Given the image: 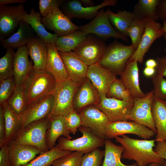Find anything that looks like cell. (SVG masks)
<instances>
[{
    "instance_id": "obj_41",
    "label": "cell",
    "mask_w": 166,
    "mask_h": 166,
    "mask_svg": "<svg viewBox=\"0 0 166 166\" xmlns=\"http://www.w3.org/2000/svg\"><path fill=\"white\" fill-rule=\"evenodd\" d=\"M104 151L99 148L94 150L82 157L80 166H101Z\"/></svg>"
},
{
    "instance_id": "obj_45",
    "label": "cell",
    "mask_w": 166,
    "mask_h": 166,
    "mask_svg": "<svg viewBox=\"0 0 166 166\" xmlns=\"http://www.w3.org/2000/svg\"><path fill=\"white\" fill-rule=\"evenodd\" d=\"M65 0H40L39 8L42 17H44L55 8L59 7Z\"/></svg>"
},
{
    "instance_id": "obj_6",
    "label": "cell",
    "mask_w": 166,
    "mask_h": 166,
    "mask_svg": "<svg viewBox=\"0 0 166 166\" xmlns=\"http://www.w3.org/2000/svg\"><path fill=\"white\" fill-rule=\"evenodd\" d=\"M78 130L82 134L81 137L71 140L61 136L56 146L62 150L80 152L85 154L105 145V139L96 135L89 128L81 126Z\"/></svg>"
},
{
    "instance_id": "obj_42",
    "label": "cell",
    "mask_w": 166,
    "mask_h": 166,
    "mask_svg": "<svg viewBox=\"0 0 166 166\" xmlns=\"http://www.w3.org/2000/svg\"><path fill=\"white\" fill-rule=\"evenodd\" d=\"M84 153L74 151L55 160L52 166H80L81 159Z\"/></svg>"
},
{
    "instance_id": "obj_5",
    "label": "cell",
    "mask_w": 166,
    "mask_h": 166,
    "mask_svg": "<svg viewBox=\"0 0 166 166\" xmlns=\"http://www.w3.org/2000/svg\"><path fill=\"white\" fill-rule=\"evenodd\" d=\"M49 120L45 118L32 122L21 128L13 140L20 144L36 147L42 152L49 150L46 135Z\"/></svg>"
},
{
    "instance_id": "obj_4",
    "label": "cell",
    "mask_w": 166,
    "mask_h": 166,
    "mask_svg": "<svg viewBox=\"0 0 166 166\" xmlns=\"http://www.w3.org/2000/svg\"><path fill=\"white\" fill-rule=\"evenodd\" d=\"M53 76L47 72L37 73L33 69L23 84L27 106L45 96L52 94L56 83Z\"/></svg>"
},
{
    "instance_id": "obj_9",
    "label": "cell",
    "mask_w": 166,
    "mask_h": 166,
    "mask_svg": "<svg viewBox=\"0 0 166 166\" xmlns=\"http://www.w3.org/2000/svg\"><path fill=\"white\" fill-rule=\"evenodd\" d=\"M106 46L102 39L95 35L89 34L73 51L89 66L98 63Z\"/></svg>"
},
{
    "instance_id": "obj_11",
    "label": "cell",
    "mask_w": 166,
    "mask_h": 166,
    "mask_svg": "<svg viewBox=\"0 0 166 166\" xmlns=\"http://www.w3.org/2000/svg\"><path fill=\"white\" fill-rule=\"evenodd\" d=\"M154 97L153 90L142 98H134V103L128 117L134 121L150 128L156 134L157 131L152 113V105Z\"/></svg>"
},
{
    "instance_id": "obj_51",
    "label": "cell",
    "mask_w": 166,
    "mask_h": 166,
    "mask_svg": "<svg viewBox=\"0 0 166 166\" xmlns=\"http://www.w3.org/2000/svg\"><path fill=\"white\" fill-rule=\"evenodd\" d=\"M143 73L145 76L152 77L156 73L155 68L146 67L143 70Z\"/></svg>"
},
{
    "instance_id": "obj_30",
    "label": "cell",
    "mask_w": 166,
    "mask_h": 166,
    "mask_svg": "<svg viewBox=\"0 0 166 166\" xmlns=\"http://www.w3.org/2000/svg\"><path fill=\"white\" fill-rule=\"evenodd\" d=\"M2 107L6 129V143L12 141L21 128L20 116L5 103L1 105Z\"/></svg>"
},
{
    "instance_id": "obj_48",
    "label": "cell",
    "mask_w": 166,
    "mask_h": 166,
    "mask_svg": "<svg viewBox=\"0 0 166 166\" xmlns=\"http://www.w3.org/2000/svg\"><path fill=\"white\" fill-rule=\"evenodd\" d=\"M6 143V129L2 106L0 105V147Z\"/></svg>"
},
{
    "instance_id": "obj_17",
    "label": "cell",
    "mask_w": 166,
    "mask_h": 166,
    "mask_svg": "<svg viewBox=\"0 0 166 166\" xmlns=\"http://www.w3.org/2000/svg\"><path fill=\"white\" fill-rule=\"evenodd\" d=\"M160 23L153 20L148 21L139 45L128 61L143 63L144 55L152 44L156 39L163 36L164 33Z\"/></svg>"
},
{
    "instance_id": "obj_28",
    "label": "cell",
    "mask_w": 166,
    "mask_h": 166,
    "mask_svg": "<svg viewBox=\"0 0 166 166\" xmlns=\"http://www.w3.org/2000/svg\"><path fill=\"white\" fill-rule=\"evenodd\" d=\"M49 123L46 135V142L49 150L54 148L57 139L61 136L71 139L66 127L64 117L59 116L49 119Z\"/></svg>"
},
{
    "instance_id": "obj_55",
    "label": "cell",
    "mask_w": 166,
    "mask_h": 166,
    "mask_svg": "<svg viewBox=\"0 0 166 166\" xmlns=\"http://www.w3.org/2000/svg\"><path fill=\"white\" fill-rule=\"evenodd\" d=\"M163 25H162V30L164 33L163 37L166 40V21L164 20L163 21Z\"/></svg>"
},
{
    "instance_id": "obj_47",
    "label": "cell",
    "mask_w": 166,
    "mask_h": 166,
    "mask_svg": "<svg viewBox=\"0 0 166 166\" xmlns=\"http://www.w3.org/2000/svg\"><path fill=\"white\" fill-rule=\"evenodd\" d=\"M157 65L155 68L156 73L164 77H166V57H157Z\"/></svg>"
},
{
    "instance_id": "obj_60",
    "label": "cell",
    "mask_w": 166,
    "mask_h": 166,
    "mask_svg": "<svg viewBox=\"0 0 166 166\" xmlns=\"http://www.w3.org/2000/svg\"></svg>"
},
{
    "instance_id": "obj_10",
    "label": "cell",
    "mask_w": 166,
    "mask_h": 166,
    "mask_svg": "<svg viewBox=\"0 0 166 166\" xmlns=\"http://www.w3.org/2000/svg\"><path fill=\"white\" fill-rule=\"evenodd\" d=\"M128 134H133L144 139H150L156 134L150 128L138 122L122 121L109 122L106 127L105 138H115Z\"/></svg>"
},
{
    "instance_id": "obj_58",
    "label": "cell",
    "mask_w": 166,
    "mask_h": 166,
    "mask_svg": "<svg viewBox=\"0 0 166 166\" xmlns=\"http://www.w3.org/2000/svg\"><path fill=\"white\" fill-rule=\"evenodd\" d=\"M163 166H166V161L165 160L164 164Z\"/></svg>"
},
{
    "instance_id": "obj_27",
    "label": "cell",
    "mask_w": 166,
    "mask_h": 166,
    "mask_svg": "<svg viewBox=\"0 0 166 166\" xmlns=\"http://www.w3.org/2000/svg\"><path fill=\"white\" fill-rule=\"evenodd\" d=\"M152 113L157 131L156 141L166 140V101L154 95Z\"/></svg>"
},
{
    "instance_id": "obj_7",
    "label": "cell",
    "mask_w": 166,
    "mask_h": 166,
    "mask_svg": "<svg viewBox=\"0 0 166 166\" xmlns=\"http://www.w3.org/2000/svg\"><path fill=\"white\" fill-rule=\"evenodd\" d=\"M79 30L87 34H92L103 40L113 38L124 41L127 38L118 32L112 24L106 11L101 9L91 21L79 26Z\"/></svg>"
},
{
    "instance_id": "obj_37",
    "label": "cell",
    "mask_w": 166,
    "mask_h": 166,
    "mask_svg": "<svg viewBox=\"0 0 166 166\" xmlns=\"http://www.w3.org/2000/svg\"><path fill=\"white\" fill-rule=\"evenodd\" d=\"M148 21L135 18L128 30V36L131 40L132 45L136 49L145 31Z\"/></svg>"
},
{
    "instance_id": "obj_49",
    "label": "cell",
    "mask_w": 166,
    "mask_h": 166,
    "mask_svg": "<svg viewBox=\"0 0 166 166\" xmlns=\"http://www.w3.org/2000/svg\"><path fill=\"white\" fill-rule=\"evenodd\" d=\"M154 150L159 157L166 160V140L157 141Z\"/></svg>"
},
{
    "instance_id": "obj_40",
    "label": "cell",
    "mask_w": 166,
    "mask_h": 166,
    "mask_svg": "<svg viewBox=\"0 0 166 166\" xmlns=\"http://www.w3.org/2000/svg\"><path fill=\"white\" fill-rule=\"evenodd\" d=\"M16 87L14 76L0 80V105L6 103Z\"/></svg>"
},
{
    "instance_id": "obj_53",
    "label": "cell",
    "mask_w": 166,
    "mask_h": 166,
    "mask_svg": "<svg viewBox=\"0 0 166 166\" xmlns=\"http://www.w3.org/2000/svg\"><path fill=\"white\" fill-rule=\"evenodd\" d=\"M157 65L156 60L153 59H150L147 60L145 63L146 67L155 68Z\"/></svg>"
},
{
    "instance_id": "obj_13",
    "label": "cell",
    "mask_w": 166,
    "mask_h": 166,
    "mask_svg": "<svg viewBox=\"0 0 166 166\" xmlns=\"http://www.w3.org/2000/svg\"><path fill=\"white\" fill-rule=\"evenodd\" d=\"M117 2L116 0H105L97 6L84 7L79 0H65L60 8L70 19L77 18L93 19L98 14L101 9L108 6H114Z\"/></svg>"
},
{
    "instance_id": "obj_36",
    "label": "cell",
    "mask_w": 166,
    "mask_h": 166,
    "mask_svg": "<svg viewBox=\"0 0 166 166\" xmlns=\"http://www.w3.org/2000/svg\"><path fill=\"white\" fill-rule=\"evenodd\" d=\"M6 103L18 114H22L27 106L23 85L16 86Z\"/></svg>"
},
{
    "instance_id": "obj_26",
    "label": "cell",
    "mask_w": 166,
    "mask_h": 166,
    "mask_svg": "<svg viewBox=\"0 0 166 166\" xmlns=\"http://www.w3.org/2000/svg\"><path fill=\"white\" fill-rule=\"evenodd\" d=\"M35 33L30 25L22 20L17 31L7 38H0V43L6 49L18 48L26 45L28 42L36 35Z\"/></svg>"
},
{
    "instance_id": "obj_46",
    "label": "cell",
    "mask_w": 166,
    "mask_h": 166,
    "mask_svg": "<svg viewBox=\"0 0 166 166\" xmlns=\"http://www.w3.org/2000/svg\"><path fill=\"white\" fill-rule=\"evenodd\" d=\"M0 147V166H11L8 144Z\"/></svg>"
},
{
    "instance_id": "obj_56",
    "label": "cell",
    "mask_w": 166,
    "mask_h": 166,
    "mask_svg": "<svg viewBox=\"0 0 166 166\" xmlns=\"http://www.w3.org/2000/svg\"><path fill=\"white\" fill-rule=\"evenodd\" d=\"M147 166H162L161 164L157 163H152Z\"/></svg>"
},
{
    "instance_id": "obj_32",
    "label": "cell",
    "mask_w": 166,
    "mask_h": 166,
    "mask_svg": "<svg viewBox=\"0 0 166 166\" xmlns=\"http://www.w3.org/2000/svg\"><path fill=\"white\" fill-rule=\"evenodd\" d=\"M160 0H139L132 12L135 18L156 21L160 19L157 7Z\"/></svg>"
},
{
    "instance_id": "obj_19",
    "label": "cell",
    "mask_w": 166,
    "mask_h": 166,
    "mask_svg": "<svg viewBox=\"0 0 166 166\" xmlns=\"http://www.w3.org/2000/svg\"><path fill=\"white\" fill-rule=\"evenodd\" d=\"M101 98L97 89L87 78L81 83L76 91L73 99L74 110H80L88 106L97 105Z\"/></svg>"
},
{
    "instance_id": "obj_57",
    "label": "cell",
    "mask_w": 166,
    "mask_h": 166,
    "mask_svg": "<svg viewBox=\"0 0 166 166\" xmlns=\"http://www.w3.org/2000/svg\"><path fill=\"white\" fill-rule=\"evenodd\" d=\"M164 51L165 53V57H166V46L164 48Z\"/></svg>"
},
{
    "instance_id": "obj_25",
    "label": "cell",
    "mask_w": 166,
    "mask_h": 166,
    "mask_svg": "<svg viewBox=\"0 0 166 166\" xmlns=\"http://www.w3.org/2000/svg\"><path fill=\"white\" fill-rule=\"evenodd\" d=\"M47 51L46 71L51 74L56 81L69 79L64 63L54 43H45Z\"/></svg>"
},
{
    "instance_id": "obj_3",
    "label": "cell",
    "mask_w": 166,
    "mask_h": 166,
    "mask_svg": "<svg viewBox=\"0 0 166 166\" xmlns=\"http://www.w3.org/2000/svg\"><path fill=\"white\" fill-rule=\"evenodd\" d=\"M136 49L117 41L106 46L98 64L115 75H120Z\"/></svg>"
},
{
    "instance_id": "obj_16",
    "label": "cell",
    "mask_w": 166,
    "mask_h": 166,
    "mask_svg": "<svg viewBox=\"0 0 166 166\" xmlns=\"http://www.w3.org/2000/svg\"><path fill=\"white\" fill-rule=\"evenodd\" d=\"M54 101V97L51 94L28 106L20 116L21 128L34 122L47 118L51 111Z\"/></svg>"
},
{
    "instance_id": "obj_24",
    "label": "cell",
    "mask_w": 166,
    "mask_h": 166,
    "mask_svg": "<svg viewBox=\"0 0 166 166\" xmlns=\"http://www.w3.org/2000/svg\"><path fill=\"white\" fill-rule=\"evenodd\" d=\"M29 55L33 61V69L37 73L46 72L47 51L45 43L36 34L26 45Z\"/></svg>"
},
{
    "instance_id": "obj_21",
    "label": "cell",
    "mask_w": 166,
    "mask_h": 166,
    "mask_svg": "<svg viewBox=\"0 0 166 166\" xmlns=\"http://www.w3.org/2000/svg\"><path fill=\"white\" fill-rule=\"evenodd\" d=\"M64 63L69 78L77 82H82L86 78L89 66L73 51H59Z\"/></svg>"
},
{
    "instance_id": "obj_20",
    "label": "cell",
    "mask_w": 166,
    "mask_h": 166,
    "mask_svg": "<svg viewBox=\"0 0 166 166\" xmlns=\"http://www.w3.org/2000/svg\"><path fill=\"white\" fill-rule=\"evenodd\" d=\"M26 45L17 48L14 61V77L16 86L23 85L33 70L32 61L28 58Z\"/></svg>"
},
{
    "instance_id": "obj_59",
    "label": "cell",
    "mask_w": 166,
    "mask_h": 166,
    "mask_svg": "<svg viewBox=\"0 0 166 166\" xmlns=\"http://www.w3.org/2000/svg\"></svg>"
},
{
    "instance_id": "obj_52",
    "label": "cell",
    "mask_w": 166,
    "mask_h": 166,
    "mask_svg": "<svg viewBox=\"0 0 166 166\" xmlns=\"http://www.w3.org/2000/svg\"><path fill=\"white\" fill-rule=\"evenodd\" d=\"M27 1L26 0H0V6L14 3L22 4L26 2Z\"/></svg>"
},
{
    "instance_id": "obj_34",
    "label": "cell",
    "mask_w": 166,
    "mask_h": 166,
    "mask_svg": "<svg viewBox=\"0 0 166 166\" xmlns=\"http://www.w3.org/2000/svg\"><path fill=\"white\" fill-rule=\"evenodd\" d=\"M89 34L79 30L57 37L54 43L59 51L69 52L73 50Z\"/></svg>"
},
{
    "instance_id": "obj_2",
    "label": "cell",
    "mask_w": 166,
    "mask_h": 166,
    "mask_svg": "<svg viewBox=\"0 0 166 166\" xmlns=\"http://www.w3.org/2000/svg\"><path fill=\"white\" fill-rule=\"evenodd\" d=\"M82 82H76L69 78L56 82L52 93L54 97L53 105L47 118L49 120L56 116L64 117L74 110L73 101L74 95Z\"/></svg>"
},
{
    "instance_id": "obj_38",
    "label": "cell",
    "mask_w": 166,
    "mask_h": 166,
    "mask_svg": "<svg viewBox=\"0 0 166 166\" xmlns=\"http://www.w3.org/2000/svg\"><path fill=\"white\" fill-rule=\"evenodd\" d=\"M5 54L0 59V80L14 76L15 52L11 48L6 49Z\"/></svg>"
},
{
    "instance_id": "obj_54",
    "label": "cell",
    "mask_w": 166,
    "mask_h": 166,
    "mask_svg": "<svg viewBox=\"0 0 166 166\" xmlns=\"http://www.w3.org/2000/svg\"><path fill=\"white\" fill-rule=\"evenodd\" d=\"M82 5L85 6H94V2L91 0H80Z\"/></svg>"
},
{
    "instance_id": "obj_31",
    "label": "cell",
    "mask_w": 166,
    "mask_h": 166,
    "mask_svg": "<svg viewBox=\"0 0 166 166\" xmlns=\"http://www.w3.org/2000/svg\"><path fill=\"white\" fill-rule=\"evenodd\" d=\"M106 12L115 29L127 38L128 29L135 18L133 13L123 10H119L115 13L109 9L107 10Z\"/></svg>"
},
{
    "instance_id": "obj_43",
    "label": "cell",
    "mask_w": 166,
    "mask_h": 166,
    "mask_svg": "<svg viewBox=\"0 0 166 166\" xmlns=\"http://www.w3.org/2000/svg\"><path fill=\"white\" fill-rule=\"evenodd\" d=\"M151 77L154 96L166 101V79L156 73Z\"/></svg>"
},
{
    "instance_id": "obj_29",
    "label": "cell",
    "mask_w": 166,
    "mask_h": 166,
    "mask_svg": "<svg viewBox=\"0 0 166 166\" xmlns=\"http://www.w3.org/2000/svg\"><path fill=\"white\" fill-rule=\"evenodd\" d=\"M42 17L40 13L35 11L33 8L30 14L26 12L23 16L22 20L29 24L36 34L45 43H54L57 36L45 30L42 22Z\"/></svg>"
},
{
    "instance_id": "obj_39",
    "label": "cell",
    "mask_w": 166,
    "mask_h": 166,
    "mask_svg": "<svg viewBox=\"0 0 166 166\" xmlns=\"http://www.w3.org/2000/svg\"><path fill=\"white\" fill-rule=\"evenodd\" d=\"M124 101L133 99L125 88L121 79L116 78L110 85L106 95Z\"/></svg>"
},
{
    "instance_id": "obj_44",
    "label": "cell",
    "mask_w": 166,
    "mask_h": 166,
    "mask_svg": "<svg viewBox=\"0 0 166 166\" xmlns=\"http://www.w3.org/2000/svg\"><path fill=\"white\" fill-rule=\"evenodd\" d=\"M64 117L65 125L69 132L75 134L82 125V121L79 113L74 110Z\"/></svg>"
},
{
    "instance_id": "obj_18",
    "label": "cell",
    "mask_w": 166,
    "mask_h": 166,
    "mask_svg": "<svg viewBox=\"0 0 166 166\" xmlns=\"http://www.w3.org/2000/svg\"><path fill=\"white\" fill-rule=\"evenodd\" d=\"M86 78L91 81L101 98L106 96L110 85L116 77L115 74L97 63L89 66Z\"/></svg>"
},
{
    "instance_id": "obj_8",
    "label": "cell",
    "mask_w": 166,
    "mask_h": 166,
    "mask_svg": "<svg viewBox=\"0 0 166 166\" xmlns=\"http://www.w3.org/2000/svg\"><path fill=\"white\" fill-rule=\"evenodd\" d=\"M134 103V98L124 101L106 96L101 98L96 106L107 116L110 122L128 121Z\"/></svg>"
},
{
    "instance_id": "obj_1",
    "label": "cell",
    "mask_w": 166,
    "mask_h": 166,
    "mask_svg": "<svg viewBox=\"0 0 166 166\" xmlns=\"http://www.w3.org/2000/svg\"><path fill=\"white\" fill-rule=\"evenodd\" d=\"M115 141L124 148L121 158L135 161L138 166H147L152 163L163 166L164 164L165 160L159 157L153 149L155 140L135 139L124 135L116 137Z\"/></svg>"
},
{
    "instance_id": "obj_15",
    "label": "cell",
    "mask_w": 166,
    "mask_h": 166,
    "mask_svg": "<svg viewBox=\"0 0 166 166\" xmlns=\"http://www.w3.org/2000/svg\"><path fill=\"white\" fill-rule=\"evenodd\" d=\"M41 21L45 29L53 31L57 37L69 34L79 29V26L73 24L59 7L55 8L45 16L42 17Z\"/></svg>"
},
{
    "instance_id": "obj_35",
    "label": "cell",
    "mask_w": 166,
    "mask_h": 166,
    "mask_svg": "<svg viewBox=\"0 0 166 166\" xmlns=\"http://www.w3.org/2000/svg\"><path fill=\"white\" fill-rule=\"evenodd\" d=\"M71 152L60 149L55 146L51 149L42 152L37 157L23 166H50L55 160Z\"/></svg>"
},
{
    "instance_id": "obj_14",
    "label": "cell",
    "mask_w": 166,
    "mask_h": 166,
    "mask_svg": "<svg viewBox=\"0 0 166 166\" xmlns=\"http://www.w3.org/2000/svg\"><path fill=\"white\" fill-rule=\"evenodd\" d=\"M26 12L22 4L0 6V38L10 37L18 28Z\"/></svg>"
},
{
    "instance_id": "obj_12",
    "label": "cell",
    "mask_w": 166,
    "mask_h": 166,
    "mask_svg": "<svg viewBox=\"0 0 166 166\" xmlns=\"http://www.w3.org/2000/svg\"><path fill=\"white\" fill-rule=\"evenodd\" d=\"M79 113L82 126L89 128L97 136L106 139V127L110 121L104 113L96 106L91 105L81 110Z\"/></svg>"
},
{
    "instance_id": "obj_22",
    "label": "cell",
    "mask_w": 166,
    "mask_h": 166,
    "mask_svg": "<svg viewBox=\"0 0 166 166\" xmlns=\"http://www.w3.org/2000/svg\"><path fill=\"white\" fill-rule=\"evenodd\" d=\"M120 75V79L132 98H142L146 96L140 86L137 62L128 60Z\"/></svg>"
},
{
    "instance_id": "obj_50",
    "label": "cell",
    "mask_w": 166,
    "mask_h": 166,
    "mask_svg": "<svg viewBox=\"0 0 166 166\" xmlns=\"http://www.w3.org/2000/svg\"><path fill=\"white\" fill-rule=\"evenodd\" d=\"M160 19L163 21L166 19V0H160L157 7Z\"/></svg>"
},
{
    "instance_id": "obj_23",
    "label": "cell",
    "mask_w": 166,
    "mask_h": 166,
    "mask_svg": "<svg viewBox=\"0 0 166 166\" xmlns=\"http://www.w3.org/2000/svg\"><path fill=\"white\" fill-rule=\"evenodd\" d=\"M7 144L11 166H24L42 152L36 147L19 144L13 140Z\"/></svg>"
},
{
    "instance_id": "obj_33",
    "label": "cell",
    "mask_w": 166,
    "mask_h": 166,
    "mask_svg": "<svg viewBox=\"0 0 166 166\" xmlns=\"http://www.w3.org/2000/svg\"><path fill=\"white\" fill-rule=\"evenodd\" d=\"M104 159L101 166H138L136 163L127 165L121 161L124 149L122 146L117 145L109 139L105 140Z\"/></svg>"
}]
</instances>
